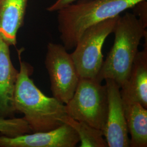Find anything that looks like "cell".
<instances>
[{"label":"cell","instance_id":"obj_12","mask_svg":"<svg viewBox=\"0 0 147 147\" xmlns=\"http://www.w3.org/2000/svg\"><path fill=\"white\" fill-rule=\"evenodd\" d=\"M123 104L131 136L130 147H147V109L137 102H123Z\"/></svg>","mask_w":147,"mask_h":147},{"label":"cell","instance_id":"obj_1","mask_svg":"<svg viewBox=\"0 0 147 147\" xmlns=\"http://www.w3.org/2000/svg\"><path fill=\"white\" fill-rule=\"evenodd\" d=\"M14 93L16 113L24 115L23 119L32 132L48 131L64 124L68 116L65 104L54 97L44 94L34 84L30 75L32 68L21 61Z\"/></svg>","mask_w":147,"mask_h":147},{"label":"cell","instance_id":"obj_9","mask_svg":"<svg viewBox=\"0 0 147 147\" xmlns=\"http://www.w3.org/2000/svg\"><path fill=\"white\" fill-rule=\"evenodd\" d=\"M8 45L0 36V118H14V93L19 71L11 62Z\"/></svg>","mask_w":147,"mask_h":147},{"label":"cell","instance_id":"obj_5","mask_svg":"<svg viewBox=\"0 0 147 147\" xmlns=\"http://www.w3.org/2000/svg\"><path fill=\"white\" fill-rule=\"evenodd\" d=\"M119 16L90 27L79 39L71 55L80 79H96L104 62L102 53L104 43L114 31Z\"/></svg>","mask_w":147,"mask_h":147},{"label":"cell","instance_id":"obj_11","mask_svg":"<svg viewBox=\"0 0 147 147\" xmlns=\"http://www.w3.org/2000/svg\"><path fill=\"white\" fill-rule=\"evenodd\" d=\"M28 0H0V36L9 46H16L23 26Z\"/></svg>","mask_w":147,"mask_h":147},{"label":"cell","instance_id":"obj_13","mask_svg":"<svg viewBox=\"0 0 147 147\" xmlns=\"http://www.w3.org/2000/svg\"><path fill=\"white\" fill-rule=\"evenodd\" d=\"M64 123L71 126L79 136L80 147H108L104 132L93 126L67 116Z\"/></svg>","mask_w":147,"mask_h":147},{"label":"cell","instance_id":"obj_4","mask_svg":"<svg viewBox=\"0 0 147 147\" xmlns=\"http://www.w3.org/2000/svg\"><path fill=\"white\" fill-rule=\"evenodd\" d=\"M65 105L69 117L104 132L108 113L106 84L94 79L80 78L73 97Z\"/></svg>","mask_w":147,"mask_h":147},{"label":"cell","instance_id":"obj_14","mask_svg":"<svg viewBox=\"0 0 147 147\" xmlns=\"http://www.w3.org/2000/svg\"><path fill=\"white\" fill-rule=\"evenodd\" d=\"M0 132L4 136L15 137L31 133L30 126L23 118H0Z\"/></svg>","mask_w":147,"mask_h":147},{"label":"cell","instance_id":"obj_8","mask_svg":"<svg viewBox=\"0 0 147 147\" xmlns=\"http://www.w3.org/2000/svg\"><path fill=\"white\" fill-rule=\"evenodd\" d=\"M79 142L76 132L66 123L48 131L0 136V147H74Z\"/></svg>","mask_w":147,"mask_h":147},{"label":"cell","instance_id":"obj_10","mask_svg":"<svg viewBox=\"0 0 147 147\" xmlns=\"http://www.w3.org/2000/svg\"><path fill=\"white\" fill-rule=\"evenodd\" d=\"M123 102H137L147 108V43L141 51L137 53L130 75L121 88Z\"/></svg>","mask_w":147,"mask_h":147},{"label":"cell","instance_id":"obj_2","mask_svg":"<svg viewBox=\"0 0 147 147\" xmlns=\"http://www.w3.org/2000/svg\"><path fill=\"white\" fill-rule=\"evenodd\" d=\"M146 0H79L57 11L58 31L67 51L75 47L84 32Z\"/></svg>","mask_w":147,"mask_h":147},{"label":"cell","instance_id":"obj_3","mask_svg":"<svg viewBox=\"0 0 147 147\" xmlns=\"http://www.w3.org/2000/svg\"><path fill=\"white\" fill-rule=\"evenodd\" d=\"M113 33V46L96 80L101 83L106 79H111L121 88L127 81L141 40L147 36V31L135 14L127 12L119 16Z\"/></svg>","mask_w":147,"mask_h":147},{"label":"cell","instance_id":"obj_6","mask_svg":"<svg viewBox=\"0 0 147 147\" xmlns=\"http://www.w3.org/2000/svg\"><path fill=\"white\" fill-rule=\"evenodd\" d=\"M53 97L66 104L78 87L80 77L71 53L59 44L49 42L45 59Z\"/></svg>","mask_w":147,"mask_h":147},{"label":"cell","instance_id":"obj_7","mask_svg":"<svg viewBox=\"0 0 147 147\" xmlns=\"http://www.w3.org/2000/svg\"><path fill=\"white\" fill-rule=\"evenodd\" d=\"M105 81L108 95V113L104 136L109 147H130L121 87L111 79H106Z\"/></svg>","mask_w":147,"mask_h":147},{"label":"cell","instance_id":"obj_15","mask_svg":"<svg viewBox=\"0 0 147 147\" xmlns=\"http://www.w3.org/2000/svg\"><path fill=\"white\" fill-rule=\"evenodd\" d=\"M78 0H56L54 3L49 7L47 10L49 11H57L64 7L73 3Z\"/></svg>","mask_w":147,"mask_h":147}]
</instances>
